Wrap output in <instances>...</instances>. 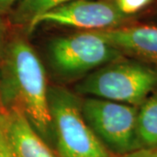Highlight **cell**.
<instances>
[{
  "instance_id": "6da1fadb",
  "label": "cell",
  "mask_w": 157,
  "mask_h": 157,
  "mask_svg": "<svg viewBox=\"0 0 157 157\" xmlns=\"http://www.w3.org/2000/svg\"><path fill=\"white\" fill-rule=\"evenodd\" d=\"M3 59L2 108L20 109L40 136L51 147L55 145L46 76L36 52L25 39L17 38L7 45Z\"/></svg>"
},
{
  "instance_id": "7a4b0ae2",
  "label": "cell",
  "mask_w": 157,
  "mask_h": 157,
  "mask_svg": "<svg viewBox=\"0 0 157 157\" xmlns=\"http://www.w3.org/2000/svg\"><path fill=\"white\" fill-rule=\"evenodd\" d=\"M76 88L96 98L140 107L157 90V68L121 58L97 69Z\"/></svg>"
},
{
  "instance_id": "3957f363",
  "label": "cell",
  "mask_w": 157,
  "mask_h": 157,
  "mask_svg": "<svg viewBox=\"0 0 157 157\" xmlns=\"http://www.w3.org/2000/svg\"><path fill=\"white\" fill-rule=\"evenodd\" d=\"M48 104L59 157H116L86 121L81 101L70 91L48 87Z\"/></svg>"
},
{
  "instance_id": "277c9868",
  "label": "cell",
  "mask_w": 157,
  "mask_h": 157,
  "mask_svg": "<svg viewBox=\"0 0 157 157\" xmlns=\"http://www.w3.org/2000/svg\"><path fill=\"white\" fill-rule=\"evenodd\" d=\"M86 121L115 156L140 148L136 132L138 107L90 97L81 101Z\"/></svg>"
},
{
  "instance_id": "5b68a950",
  "label": "cell",
  "mask_w": 157,
  "mask_h": 157,
  "mask_svg": "<svg viewBox=\"0 0 157 157\" xmlns=\"http://www.w3.org/2000/svg\"><path fill=\"white\" fill-rule=\"evenodd\" d=\"M52 67L64 77H75L123 58L95 31L54 39L49 46Z\"/></svg>"
},
{
  "instance_id": "8992f818",
  "label": "cell",
  "mask_w": 157,
  "mask_h": 157,
  "mask_svg": "<svg viewBox=\"0 0 157 157\" xmlns=\"http://www.w3.org/2000/svg\"><path fill=\"white\" fill-rule=\"evenodd\" d=\"M115 0H73L46 11L28 27L32 33L41 23H52L87 31L119 27L128 18Z\"/></svg>"
},
{
  "instance_id": "52a82bcc",
  "label": "cell",
  "mask_w": 157,
  "mask_h": 157,
  "mask_svg": "<svg viewBox=\"0 0 157 157\" xmlns=\"http://www.w3.org/2000/svg\"><path fill=\"white\" fill-rule=\"evenodd\" d=\"M11 157H59L17 107L0 110Z\"/></svg>"
},
{
  "instance_id": "ba28073f",
  "label": "cell",
  "mask_w": 157,
  "mask_h": 157,
  "mask_svg": "<svg viewBox=\"0 0 157 157\" xmlns=\"http://www.w3.org/2000/svg\"><path fill=\"white\" fill-rule=\"evenodd\" d=\"M101 37L122 54L139 59L157 68V27L147 25L119 26L97 30Z\"/></svg>"
},
{
  "instance_id": "9c48e42d",
  "label": "cell",
  "mask_w": 157,
  "mask_h": 157,
  "mask_svg": "<svg viewBox=\"0 0 157 157\" xmlns=\"http://www.w3.org/2000/svg\"><path fill=\"white\" fill-rule=\"evenodd\" d=\"M136 132L140 148L157 147V90L138 108Z\"/></svg>"
},
{
  "instance_id": "30bf717a",
  "label": "cell",
  "mask_w": 157,
  "mask_h": 157,
  "mask_svg": "<svg viewBox=\"0 0 157 157\" xmlns=\"http://www.w3.org/2000/svg\"><path fill=\"white\" fill-rule=\"evenodd\" d=\"M73 0H22L15 11L12 19L16 25H27L46 11Z\"/></svg>"
},
{
  "instance_id": "8fae6325",
  "label": "cell",
  "mask_w": 157,
  "mask_h": 157,
  "mask_svg": "<svg viewBox=\"0 0 157 157\" xmlns=\"http://www.w3.org/2000/svg\"><path fill=\"white\" fill-rule=\"evenodd\" d=\"M118 8L126 15H131L147 6L151 0H115Z\"/></svg>"
},
{
  "instance_id": "7c38bea8",
  "label": "cell",
  "mask_w": 157,
  "mask_h": 157,
  "mask_svg": "<svg viewBox=\"0 0 157 157\" xmlns=\"http://www.w3.org/2000/svg\"><path fill=\"white\" fill-rule=\"evenodd\" d=\"M0 157H11L1 112H0Z\"/></svg>"
},
{
  "instance_id": "4fadbf2b",
  "label": "cell",
  "mask_w": 157,
  "mask_h": 157,
  "mask_svg": "<svg viewBox=\"0 0 157 157\" xmlns=\"http://www.w3.org/2000/svg\"><path fill=\"white\" fill-rule=\"evenodd\" d=\"M116 157H157V151L155 148H139Z\"/></svg>"
},
{
  "instance_id": "5bb4252c",
  "label": "cell",
  "mask_w": 157,
  "mask_h": 157,
  "mask_svg": "<svg viewBox=\"0 0 157 157\" xmlns=\"http://www.w3.org/2000/svg\"><path fill=\"white\" fill-rule=\"evenodd\" d=\"M16 0H0V11H6L9 9Z\"/></svg>"
},
{
  "instance_id": "9a60e30c",
  "label": "cell",
  "mask_w": 157,
  "mask_h": 157,
  "mask_svg": "<svg viewBox=\"0 0 157 157\" xmlns=\"http://www.w3.org/2000/svg\"><path fill=\"white\" fill-rule=\"evenodd\" d=\"M3 33H2V27H1V24H0V59H2L3 58Z\"/></svg>"
},
{
  "instance_id": "2e32d148",
  "label": "cell",
  "mask_w": 157,
  "mask_h": 157,
  "mask_svg": "<svg viewBox=\"0 0 157 157\" xmlns=\"http://www.w3.org/2000/svg\"><path fill=\"white\" fill-rule=\"evenodd\" d=\"M155 149H156V151H157V147H156V148H155Z\"/></svg>"
}]
</instances>
